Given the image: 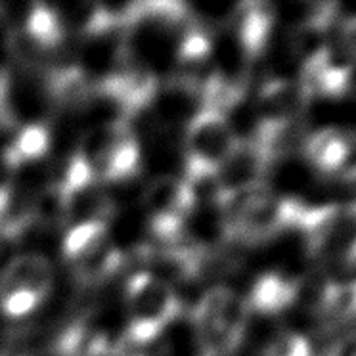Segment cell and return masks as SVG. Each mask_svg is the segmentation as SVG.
Listing matches in <instances>:
<instances>
[{"label":"cell","instance_id":"obj_11","mask_svg":"<svg viewBox=\"0 0 356 356\" xmlns=\"http://www.w3.org/2000/svg\"><path fill=\"white\" fill-rule=\"evenodd\" d=\"M299 280L282 272H266L253 282L249 293V309L261 314H280L291 309L299 297Z\"/></svg>","mask_w":356,"mask_h":356},{"label":"cell","instance_id":"obj_6","mask_svg":"<svg viewBox=\"0 0 356 356\" xmlns=\"http://www.w3.org/2000/svg\"><path fill=\"white\" fill-rule=\"evenodd\" d=\"M54 284L47 257L25 253L12 259L0 272V310L8 318H24L44 301Z\"/></svg>","mask_w":356,"mask_h":356},{"label":"cell","instance_id":"obj_10","mask_svg":"<svg viewBox=\"0 0 356 356\" xmlns=\"http://www.w3.org/2000/svg\"><path fill=\"white\" fill-rule=\"evenodd\" d=\"M307 104L309 100L305 98L299 83L274 79L259 94V123L299 121Z\"/></svg>","mask_w":356,"mask_h":356},{"label":"cell","instance_id":"obj_5","mask_svg":"<svg viewBox=\"0 0 356 356\" xmlns=\"http://www.w3.org/2000/svg\"><path fill=\"white\" fill-rule=\"evenodd\" d=\"M356 54L343 40L320 44L302 62L299 86L307 100H341L353 90Z\"/></svg>","mask_w":356,"mask_h":356},{"label":"cell","instance_id":"obj_17","mask_svg":"<svg viewBox=\"0 0 356 356\" xmlns=\"http://www.w3.org/2000/svg\"><path fill=\"white\" fill-rule=\"evenodd\" d=\"M108 241V228L106 222L100 220H88L73 225L63 238V257L71 264L81 261L83 257L90 255L94 249H98L102 243Z\"/></svg>","mask_w":356,"mask_h":356},{"label":"cell","instance_id":"obj_8","mask_svg":"<svg viewBox=\"0 0 356 356\" xmlns=\"http://www.w3.org/2000/svg\"><path fill=\"white\" fill-rule=\"evenodd\" d=\"M302 155L320 177L356 184V132L324 127L302 138Z\"/></svg>","mask_w":356,"mask_h":356},{"label":"cell","instance_id":"obj_9","mask_svg":"<svg viewBox=\"0 0 356 356\" xmlns=\"http://www.w3.org/2000/svg\"><path fill=\"white\" fill-rule=\"evenodd\" d=\"M270 165L268 157L251 140L240 142L236 152L213 178L218 205H225L243 192L264 184V175Z\"/></svg>","mask_w":356,"mask_h":356},{"label":"cell","instance_id":"obj_4","mask_svg":"<svg viewBox=\"0 0 356 356\" xmlns=\"http://www.w3.org/2000/svg\"><path fill=\"white\" fill-rule=\"evenodd\" d=\"M127 337L132 343L146 345L159 337L163 330L177 318L180 302L170 284L152 272H136L127 284Z\"/></svg>","mask_w":356,"mask_h":356},{"label":"cell","instance_id":"obj_16","mask_svg":"<svg viewBox=\"0 0 356 356\" xmlns=\"http://www.w3.org/2000/svg\"><path fill=\"white\" fill-rule=\"evenodd\" d=\"M50 147V132L44 124L29 123L19 131L16 140L10 144L2 155L12 169L16 170L24 163H31L40 159Z\"/></svg>","mask_w":356,"mask_h":356},{"label":"cell","instance_id":"obj_15","mask_svg":"<svg viewBox=\"0 0 356 356\" xmlns=\"http://www.w3.org/2000/svg\"><path fill=\"white\" fill-rule=\"evenodd\" d=\"M25 35L33 47L42 50L60 47L63 40L62 17L47 4H33L25 16Z\"/></svg>","mask_w":356,"mask_h":356},{"label":"cell","instance_id":"obj_13","mask_svg":"<svg viewBox=\"0 0 356 356\" xmlns=\"http://www.w3.org/2000/svg\"><path fill=\"white\" fill-rule=\"evenodd\" d=\"M318 314L327 327H348L356 324V278L325 282L318 295Z\"/></svg>","mask_w":356,"mask_h":356},{"label":"cell","instance_id":"obj_12","mask_svg":"<svg viewBox=\"0 0 356 356\" xmlns=\"http://www.w3.org/2000/svg\"><path fill=\"white\" fill-rule=\"evenodd\" d=\"M274 24H276V12L270 4L266 2L241 4L236 16V29H238L241 50L249 58H257L266 48Z\"/></svg>","mask_w":356,"mask_h":356},{"label":"cell","instance_id":"obj_2","mask_svg":"<svg viewBox=\"0 0 356 356\" xmlns=\"http://www.w3.org/2000/svg\"><path fill=\"white\" fill-rule=\"evenodd\" d=\"M248 302L230 287H211L194 309V327L203 356H230L243 341Z\"/></svg>","mask_w":356,"mask_h":356},{"label":"cell","instance_id":"obj_1","mask_svg":"<svg viewBox=\"0 0 356 356\" xmlns=\"http://www.w3.org/2000/svg\"><path fill=\"white\" fill-rule=\"evenodd\" d=\"M297 232L318 263L356 268V200L305 205Z\"/></svg>","mask_w":356,"mask_h":356},{"label":"cell","instance_id":"obj_7","mask_svg":"<svg viewBox=\"0 0 356 356\" xmlns=\"http://www.w3.org/2000/svg\"><path fill=\"white\" fill-rule=\"evenodd\" d=\"M146 209L149 213V230L165 245L175 243L192 217L197 203L195 188L175 177L155 178L146 192Z\"/></svg>","mask_w":356,"mask_h":356},{"label":"cell","instance_id":"obj_18","mask_svg":"<svg viewBox=\"0 0 356 356\" xmlns=\"http://www.w3.org/2000/svg\"><path fill=\"white\" fill-rule=\"evenodd\" d=\"M121 263H123L121 253L113 245H109V241H106L98 249H94L90 255L83 257L81 261L73 263V266H75V272L83 282L96 284V282L113 276L117 268L121 266Z\"/></svg>","mask_w":356,"mask_h":356},{"label":"cell","instance_id":"obj_20","mask_svg":"<svg viewBox=\"0 0 356 356\" xmlns=\"http://www.w3.org/2000/svg\"><path fill=\"white\" fill-rule=\"evenodd\" d=\"M264 356H312L310 337L293 332L282 333L268 345Z\"/></svg>","mask_w":356,"mask_h":356},{"label":"cell","instance_id":"obj_14","mask_svg":"<svg viewBox=\"0 0 356 356\" xmlns=\"http://www.w3.org/2000/svg\"><path fill=\"white\" fill-rule=\"evenodd\" d=\"M140 147L138 142L124 132L106 154L92 165L96 177L106 182H123L138 172Z\"/></svg>","mask_w":356,"mask_h":356},{"label":"cell","instance_id":"obj_19","mask_svg":"<svg viewBox=\"0 0 356 356\" xmlns=\"http://www.w3.org/2000/svg\"><path fill=\"white\" fill-rule=\"evenodd\" d=\"M211 52H213V44H211L209 35L203 29L192 27L184 33V37L178 44L177 60L182 67L194 70L209 62Z\"/></svg>","mask_w":356,"mask_h":356},{"label":"cell","instance_id":"obj_21","mask_svg":"<svg viewBox=\"0 0 356 356\" xmlns=\"http://www.w3.org/2000/svg\"><path fill=\"white\" fill-rule=\"evenodd\" d=\"M341 356H356V335H347Z\"/></svg>","mask_w":356,"mask_h":356},{"label":"cell","instance_id":"obj_3","mask_svg":"<svg viewBox=\"0 0 356 356\" xmlns=\"http://www.w3.org/2000/svg\"><path fill=\"white\" fill-rule=\"evenodd\" d=\"M186 182L194 186L213 180L218 169L236 152L240 140L225 113L203 108L186 129Z\"/></svg>","mask_w":356,"mask_h":356}]
</instances>
